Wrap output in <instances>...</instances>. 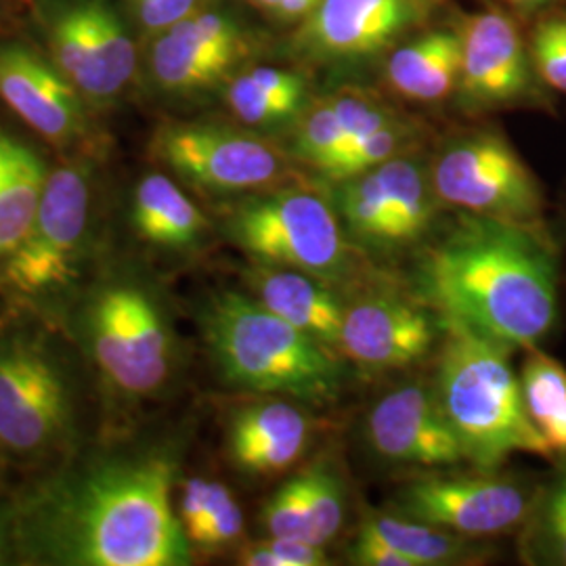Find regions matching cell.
<instances>
[{
	"mask_svg": "<svg viewBox=\"0 0 566 566\" xmlns=\"http://www.w3.org/2000/svg\"><path fill=\"white\" fill-rule=\"evenodd\" d=\"M168 453L109 458L41 489L15 521L25 558L42 565L185 566L193 546L172 510Z\"/></svg>",
	"mask_w": 566,
	"mask_h": 566,
	"instance_id": "6da1fadb",
	"label": "cell"
},
{
	"mask_svg": "<svg viewBox=\"0 0 566 566\" xmlns=\"http://www.w3.org/2000/svg\"><path fill=\"white\" fill-rule=\"evenodd\" d=\"M420 292L441 319L507 348L542 346L560 322L563 266L546 224L462 214L426 250Z\"/></svg>",
	"mask_w": 566,
	"mask_h": 566,
	"instance_id": "7a4b0ae2",
	"label": "cell"
},
{
	"mask_svg": "<svg viewBox=\"0 0 566 566\" xmlns=\"http://www.w3.org/2000/svg\"><path fill=\"white\" fill-rule=\"evenodd\" d=\"M512 353L465 325L443 319L432 388L465 462L479 470H497L516 453L554 462L546 439L528 418Z\"/></svg>",
	"mask_w": 566,
	"mask_h": 566,
	"instance_id": "3957f363",
	"label": "cell"
},
{
	"mask_svg": "<svg viewBox=\"0 0 566 566\" xmlns=\"http://www.w3.org/2000/svg\"><path fill=\"white\" fill-rule=\"evenodd\" d=\"M203 336L227 385L315 407L340 397L343 357L254 296L217 294L203 311Z\"/></svg>",
	"mask_w": 566,
	"mask_h": 566,
	"instance_id": "277c9868",
	"label": "cell"
},
{
	"mask_svg": "<svg viewBox=\"0 0 566 566\" xmlns=\"http://www.w3.org/2000/svg\"><path fill=\"white\" fill-rule=\"evenodd\" d=\"M227 235L254 263L313 273L343 287L357 273V254L334 202L304 187L248 196L227 217Z\"/></svg>",
	"mask_w": 566,
	"mask_h": 566,
	"instance_id": "5b68a950",
	"label": "cell"
},
{
	"mask_svg": "<svg viewBox=\"0 0 566 566\" xmlns=\"http://www.w3.org/2000/svg\"><path fill=\"white\" fill-rule=\"evenodd\" d=\"M441 203L510 223L546 224V193L514 145L481 128L447 143L428 166Z\"/></svg>",
	"mask_w": 566,
	"mask_h": 566,
	"instance_id": "8992f818",
	"label": "cell"
},
{
	"mask_svg": "<svg viewBox=\"0 0 566 566\" xmlns=\"http://www.w3.org/2000/svg\"><path fill=\"white\" fill-rule=\"evenodd\" d=\"M53 65L93 107L118 102L137 72V46L112 0H44Z\"/></svg>",
	"mask_w": 566,
	"mask_h": 566,
	"instance_id": "52a82bcc",
	"label": "cell"
},
{
	"mask_svg": "<svg viewBox=\"0 0 566 566\" xmlns=\"http://www.w3.org/2000/svg\"><path fill=\"white\" fill-rule=\"evenodd\" d=\"M537 485L539 481L500 468H474V474H424L397 491L392 512L485 542L518 535Z\"/></svg>",
	"mask_w": 566,
	"mask_h": 566,
	"instance_id": "ba28073f",
	"label": "cell"
},
{
	"mask_svg": "<svg viewBox=\"0 0 566 566\" xmlns=\"http://www.w3.org/2000/svg\"><path fill=\"white\" fill-rule=\"evenodd\" d=\"M151 156L177 179L208 193L263 191L285 177L283 154L261 137L214 122H168Z\"/></svg>",
	"mask_w": 566,
	"mask_h": 566,
	"instance_id": "9c48e42d",
	"label": "cell"
},
{
	"mask_svg": "<svg viewBox=\"0 0 566 566\" xmlns=\"http://www.w3.org/2000/svg\"><path fill=\"white\" fill-rule=\"evenodd\" d=\"M91 212V168L67 163L49 172L34 221L4 261V280L21 294H49L74 277Z\"/></svg>",
	"mask_w": 566,
	"mask_h": 566,
	"instance_id": "30bf717a",
	"label": "cell"
},
{
	"mask_svg": "<svg viewBox=\"0 0 566 566\" xmlns=\"http://www.w3.org/2000/svg\"><path fill=\"white\" fill-rule=\"evenodd\" d=\"M88 340L103 376L126 395H151L170 376L172 343L163 313L135 285L103 290L88 313Z\"/></svg>",
	"mask_w": 566,
	"mask_h": 566,
	"instance_id": "8fae6325",
	"label": "cell"
},
{
	"mask_svg": "<svg viewBox=\"0 0 566 566\" xmlns=\"http://www.w3.org/2000/svg\"><path fill=\"white\" fill-rule=\"evenodd\" d=\"M439 4L441 0H322L301 21L294 49L319 63L374 60L428 23Z\"/></svg>",
	"mask_w": 566,
	"mask_h": 566,
	"instance_id": "7c38bea8",
	"label": "cell"
},
{
	"mask_svg": "<svg viewBox=\"0 0 566 566\" xmlns=\"http://www.w3.org/2000/svg\"><path fill=\"white\" fill-rule=\"evenodd\" d=\"M70 388L60 365L36 344H0V446L32 455L70 424Z\"/></svg>",
	"mask_w": 566,
	"mask_h": 566,
	"instance_id": "4fadbf2b",
	"label": "cell"
},
{
	"mask_svg": "<svg viewBox=\"0 0 566 566\" xmlns=\"http://www.w3.org/2000/svg\"><path fill=\"white\" fill-rule=\"evenodd\" d=\"M430 304L395 290H371L344 308L340 357L367 374L407 369L424 361L443 329Z\"/></svg>",
	"mask_w": 566,
	"mask_h": 566,
	"instance_id": "5bb4252c",
	"label": "cell"
},
{
	"mask_svg": "<svg viewBox=\"0 0 566 566\" xmlns=\"http://www.w3.org/2000/svg\"><path fill=\"white\" fill-rule=\"evenodd\" d=\"M250 51L242 21L227 11H193L154 36L149 74L166 95H198L227 81Z\"/></svg>",
	"mask_w": 566,
	"mask_h": 566,
	"instance_id": "9a60e30c",
	"label": "cell"
},
{
	"mask_svg": "<svg viewBox=\"0 0 566 566\" xmlns=\"http://www.w3.org/2000/svg\"><path fill=\"white\" fill-rule=\"evenodd\" d=\"M460 36L462 72L458 88L468 105L493 109L546 103V86L533 67L528 42L510 15L502 11L468 15Z\"/></svg>",
	"mask_w": 566,
	"mask_h": 566,
	"instance_id": "2e32d148",
	"label": "cell"
},
{
	"mask_svg": "<svg viewBox=\"0 0 566 566\" xmlns=\"http://www.w3.org/2000/svg\"><path fill=\"white\" fill-rule=\"evenodd\" d=\"M367 441L390 464L451 468L464 449L447 422L432 385L405 382L386 392L367 416Z\"/></svg>",
	"mask_w": 566,
	"mask_h": 566,
	"instance_id": "e0dca14e",
	"label": "cell"
},
{
	"mask_svg": "<svg viewBox=\"0 0 566 566\" xmlns=\"http://www.w3.org/2000/svg\"><path fill=\"white\" fill-rule=\"evenodd\" d=\"M0 99L55 147H70L86 133L81 93L53 61L20 42L0 44Z\"/></svg>",
	"mask_w": 566,
	"mask_h": 566,
	"instance_id": "ac0fdd59",
	"label": "cell"
},
{
	"mask_svg": "<svg viewBox=\"0 0 566 566\" xmlns=\"http://www.w3.org/2000/svg\"><path fill=\"white\" fill-rule=\"evenodd\" d=\"M313 437L308 413L292 399L240 407L227 426L231 462L250 476H273L298 464Z\"/></svg>",
	"mask_w": 566,
	"mask_h": 566,
	"instance_id": "d6986e66",
	"label": "cell"
},
{
	"mask_svg": "<svg viewBox=\"0 0 566 566\" xmlns=\"http://www.w3.org/2000/svg\"><path fill=\"white\" fill-rule=\"evenodd\" d=\"M248 285L269 311L340 355L346 298L336 283L298 269L256 263L248 271Z\"/></svg>",
	"mask_w": 566,
	"mask_h": 566,
	"instance_id": "ffe728a7",
	"label": "cell"
},
{
	"mask_svg": "<svg viewBox=\"0 0 566 566\" xmlns=\"http://www.w3.org/2000/svg\"><path fill=\"white\" fill-rule=\"evenodd\" d=\"M462 72L460 30L437 28L405 42L386 65L392 91L418 103L443 102L458 84Z\"/></svg>",
	"mask_w": 566,
	"mask_h": 566,
	"instance_id": "44dd1931",
	"label": "cell"
},
{
	"mask_svg": "<svg viewBox=\"0 0 566 566\" xmlns=\"http://www.w3.org/2000/svg\"><path fill=\"white\" fill-rule=\"evenodd\" d=\"M133 227L143 242L166 250H189L202 240L208 219L170 177L151 172L135 189Z\"/></svg>",
	"mask_w": 566,
	"mask_h": 566,
	"instance_id": "7402d4cb",
	"label": "cell"
},
{
	"mask_svg": "<svg viewBox=\"0 0 566 566\" xmlns=\"http://www.w3.org/2000/svg\"><path fill=\"white\" fill-rule=\"evenodd\" d=\"M46 177L36 149L0 128V259L7 261L25 238Z\"/></svg>",
	"mask_w": 566,
	"mask_h": 566,
	"instance_id": "603a6c76",
	"label": "cell"
},
{
	"mask_svg": "<svg viewBox=\"0 0 566 566\" xmlns=\"http://www.w3.org/2000/svg\"><path fill=\"white\" fill-rule=\"evenodd\" d=\"M374 170L382 181L390 208L392 250L401 254L430 235L441 200L430 181V168L407 151Z\"/></svg>",
	"mask_w": 566,
	"mask_h": 566,
	"instance_id": "cb8c5ba5",
	"label": "cell"
},
{
	"mask_svg": "<svg viewBox=\"0 0 566 566\" xmlns=\"http://www.w3.org/2000/svg\"><path fill=\"white\" fill-rule=\"evenodd\" d=\"M311 84L298 72L254 67L231 78L224 99L238 120L254 128H277L301 118L311 103Z\"/></svg>",
	"mask_w": 566,
	"mask_h": 566,
	"instance_id": "d4e9b609",
	"label": "cell"
},
{
	"mask_svg": "<svg viewBox=\"0 0 566 566\" xmlns=\"http://www.w3.org/2000/svg\"><path fill=\"white\" fill-rule=\"evenodd\" d=\"M361 523L397 547L416 566L470 565L486 556L481 539H472L441 526L428 525L397 512L367 510Z\"/></svg>",
	"mask_w": 566,
	"mask_h": 566,
	"instance_id": "484cf974",
	"label": "cell"
},
{
	"mask_svg": "<svg viewBox=\"0 0 566 566\" xmlns=\"http://www.w3.org/2000/svg\"><path fill=\"white\" fill-rule=\"evenodd\" d=\"M518 556L525 565L566 566V455L539 479L533 506L518 531Z\"/></svg>",
	"mask_w": 566,
	"mask_h": 566,
	"instance_id": "4316f807",
	"label": "cell"
},
{
	"mask_svg": "<svg viewBox=\"0 0 566 566\" xmlns=\"http://www.w3.org/2000/svg\"><path fill=\"white\" fill-rule=\"evenodd\" d=\"M528 418L554 458L566 455V365L542 346L526 348L518 371Z\"/></svg>",
	"mask_w": 566,
	"mask_h": 566,
	"instance_id": "83f0119b",
	"label": "cell"
},
{
	"mask_svg": "<svg viewBox=\"0 0 566 566\" xmlns=\"http://www.w3.org/2000/svg\"><path fill=\"white\" fill-rule=\"evenodd\" d=\"M304 500L308 510L311 539L327 546L340 533L346 516V489L336 465L329 460H315L301 470Z\"/></svg>",
	"mask_w": 566,
	"mask_h": 566,
	"instance_id": "f1b7e54d",
	"label": "cell"
},
{
	"mask_svg": "<svg viewBox=\"0 0 566 566\" xmlns=\"http://www.w3.org/2000/svg\"><path fill=\"white\" fill-rule=\"evenodd\" d=\"M343 145V124L329 97L308 103L301 118L292 124L290 154L319 175L336 158Z\"/></svg>",
	"mask_w": 566,
	"mask_h": 566,
	"instance_id": "f546056e",
	"label": "cell"
},
{
	"mask_svg": "<svg viewBox=\"0 0 566 566\" xmlns=\"http://www.w3.org/2000/svg\"><path fill=\"white\" fill-rule=\"evenodd\" d=\"M416 139H418V128L405 118H397L386 124L385 128L365 137L364 142L357 143L348 151H344L322 177L329 182H336L361 175L380 164L388 163L395 156H401Z\"/></svg>",
	"mask_w": 566,
	"mask_h": 566,
	"instance_id": "4dcf8cb0",
	"label": "cell"
},
{
	"mask_svg": "<svg viewBox=\"0 0 566 566\" xmlns=\"http://www.w3.org/2000/svg\"><path fill=\"white\" fill-rule=\"evenodd\" d=\"M528 53L544 86L566 95V13H554L535 23Z\"/></svg>",
	"mask_w": 566,
	"mask_h": 566,
	"instance_id": "1f68e13d",
	"label": "cell"
},
{
	"mask_svg": "<svg viewBox=\"0 0 566 566\" xmlns=\"http://www.w3.org/2000/svg\"><path fill=\"white\" fill-rule=\"evenodd\" d=\"M264 533L269 537L283 539H304L311 542V525L308 510L304 500V485L301 472L287 479L263 506L261 512Z\"/></svg>",
	"mask_w": 566,
	"mask_h": 566,
	"instance_id": "d6a6232c",
	"label": "cell"
},
{
	"mask_svg": "<svg viewBox=\"0 0 566 566\" xmlns=\"http://www.w3.org/2000/svg\"><path fill=\"white\" fill-rule=\"evenodd\" d=\"M243 531L245 523L240 502L233 497L229 486L219 483L214 506L200 531L191 537V546L203 554H221L242 544Z\"/></svg>",
	"mask_w": 566,
	"mask_h": 566,
	"instance_id": "836d02e7",
	"label": "cell"
},
{
	"mask_svg": "<svg viewBox=\"0 0 566 566\" xmlns=\"http://www.w3.org/2000/svg\"><path fill=\"white\" fill-rule=\"evenodd\" d=\"M245 566H325L329 565L324 546L304 539L269 537L263 542L245 544L238 554Z\"/></svg>",
	"mask_w": 566,
	"mask_h": 566,
	"instance_id": "e575fe53",
	"label": "cell"
},
{
	"mask_svg": "<svg viewBox=\"0 0 566 566\" xmlns=\"http://www.w3.org/2000/svg\"><path fill=\"white\" fill-rule=\"evenodd\" d=\"M133 18L149 36H158L164 30L189 18L198 0H126Z\"/></svg>",
	"mask_w": 566,
	"mask_h": 566,
	"instance_id": "d590c367",
	"label": "cell"
},
{
	"mask_svg": "<svg viewBox=\"0 0 566 566\" xmlns=\"http://www.w3.org/2000/svg\"><path fill=\"white\" fill-rule=\"evenodd\" d=\"M217 489H219V481H208V479H189L182 485L179 518L189 542L200 531V526L214 506Z\"/></svg>",
	"mask_w": 566,
	"mask_h": 566,
	"instance_id": "8d00e7d4",
	"label": "cell"
},
{
	"mask_svg": "<svg viewBox=\"0 0 566 566\" xmlns=\"http://www.w3.org/2000/svg\"><path fill=\"white\" fill-rule=\"evenodd\" d=\"M353 565L359 566H416L397 547L385 542L374 528L361 523L348 552Z\"/></svg>",
	"mask_w": 566,
	"mask_h": 566,
	"instance_id": "74e56055",
	"label": "cell"
},
{
	"mask_svg": "<svg viewBox=\"0 0 566 566\" xmlns=\"http://www.w3.org/2000/svg\"><path fill=\"white\" fill-rule=\"evenodd\" d=\"M322 0H282L271 18L277 21H303L319 7Z\"/></svg>",
	"mask_w": 566,
	"mask_h": 566,
	"instance_id": "f35d334b",
	"label": "cell"
},
{
	"mask_svg": "<svg viewBox=\"0 0 566 566\" xmlns=\"http://www.w3.org/2000/svg\"><path fill=\"white\" fill-rule=\"evenodd\" d=\"M506 2L523 13H535V11H542L549 7L554 0H506Z\"/></svg>",
	"mask_w": 566,
	"mask_h": 566,
	"instance_id": "ab89813d",
	"label": "cell"
},
{
	"mask_svg": "<svg viewBox=\"0 0 566 566\" xmlns=\"http://www.w3.org/2000/svg\"><path fill=\"white\" fill-rule=\"evenodd\" d=\"M250 2H252L254 7H259V9L264 11V13H269V15H271V13L277 9V4H280L282 0H250Z\"/></svg>",
	"mask_w": 566,
	"mask_h": 566,
	"instance_id": "60d3db41",
	"label": "cell"
},
{
	"mask_svg": "<svg viewBox=\"0 0 566 566\" xmlns=\"http://www.w3.org/2000/svg\"><path fill=\"white\" fill-rule=\"evenodd\" d=\"M0 542H7V525H4V521H0Z\"/></svg>",
	"mask_w": 566,
	"mask_h": 566,
	"instance_id": "b9f144b4",
	"label": "cell"
}]
</instances>
